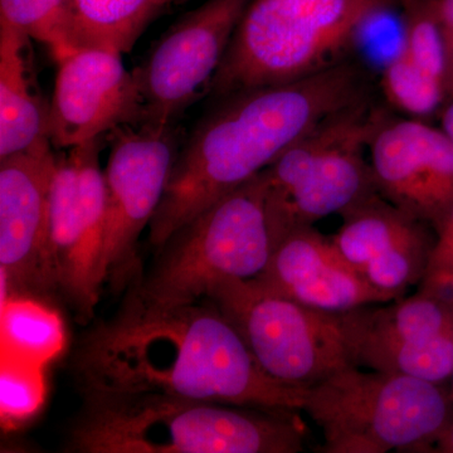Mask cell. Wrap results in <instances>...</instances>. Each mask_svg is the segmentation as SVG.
Here are the masks:
<instances>
[{
    "label": "cell",
    "mask_w": 453,
    "mask_h": 453,
    "mask_svg": "<svg viewBox=\"0 0 453 453\" xmlns=\"http://www.w3.org/2000/svg\"><path fill=\"white\" fill-rule=\"evenodd\" d=\"M251 0H207L173 26L136 70L142 125L173 127L199 94H205Z\"/></svg>",
    "instance_id": "obj_12"
},
{
    "label": "cell",
    "mask_w": 453,
    "mask_h": 453,
    "mask_svg": "<svg viewBox=\"0 0 453 453\" xmlns=\"http://www.w3.org/2000/svg\"><path fill=\"white\" fill-rule=\"evenodd\" d=\"M404 7L401 47L423 70L445 83V40L434 14V0H402Z\"/></svg>",
    "instance_id": "obj_23"
},
{
    "label": "cell",
    "mask_w": 453,
    "mask_h": 453,
    "mask_svg": "<svg viewBox=\"0 0 453 453\" xmlns=\"http://www.w3.org/2000/svg\"><path fill=\"white\" fill-rule=\"evenodd\" d=\"M340 315L351 365L440 384L453 369V299L419 288L411 296Z\"/></svg>",
    "instance_id": "obj_10"
},
{
    "label": "cell",
    "mask_w": 453,
    "mask_h": 453,
    "mask_svg": "<svg viewBox=\"0 0 453 453\" xmlns=\"http://www.w3.org/2000/svg\"><path fill=\"white\" fill-rule=\"evenodd\" d=\"M3 335L18 353L44 357L61 344L58 319L46 306L28 297L11 299L2 308Z\"/></svg>",
    "instance_id": "obj_22"
},
{
    "label": "cell",
    "mask_w": 453,
    "mask_h": 453,
    "mask_svg": "<svg viewBox=\"0 0 453 453\" xmlns=\"http://www.w3.org/2000/svg\"><path fill=\"white\" fill-rule=\"evenodd\" d=\"M159 8L157 0H71V46L127 53Z\"/></svg>",
    "instance_id": "obj_19"
},
{
    "label": "cell",
    "mask_w": 453,
    "mask_h": 453,
    "mask_svg": "<svg viewBox=\"0 0 453 453\" xmlns=\"http://www.w3.org/2000/svg\"><path fill=\"white\" fill-rule=\"evenodd\" d=\"M172 2V0H157V3H159L160 7H163V5L168 4V3Z\"/></svg>",
    "instance_id": "obj_31"
},
{
    "label": "cell",
    "mask_w": 453,
    "mask_h": 453,
    "mask_svg": "<svg viewBox=\"0 0 453 453\" xmlns=\"http://www.w3.org/2000/svg\"><path fill=\"white\" fill-rule=\"evenodd\" d=\"M340 216L334 243L366 281L395 300L421 286L436 238L434 226L380 193Z\"/></svg>",
    "instance_id": "obj_16"
},
{
    "label": "cell",
    "mask_w": 453,
    "mask_h": 453,
    "mask_svg": "<svg viewBox=\"0 0 453 453\" xmlns=\"http://www.w3.org/2000/svg\"><path fill=\"white\" fill-rule=\"evenodd\" d=\"M50 144L0 159V277L9 300L56 291L50 255Z\"/></svg>",
    "instance_id": "obj_13"
},
{
    "label": "cell",
    "mask_w": 453,
    "mask_h": 453,
    "mask_svg": "<svg viewBox=\"0 0 453 453\" xmlns=\"http://www.w3.org/2000/svg\"><path fill=\"white\" fill-rule=\"evenodd\" d=\"M73 369L81 392L162 393L285 413L303 411L306 392L265 372L210 301L157 305L133 288L80 340Z\"/></svg>",
    "instance_id": "obj_1"
},
{
    "label": "cell",
    "mask_w": 453,
    "mask_h": 453,
    "mask_svg": "<svg viewBox=\"0 0 453 453\" xmlns=\"http://www.w3.org/2000/svg\"><path fill=\"white\" fill-rule=\"evenodd\" d=\"M372 134L334 146L326 130L314 127L264 170L273 247L291 232L378 193L365 157Z\"/></svg>",
    "instance_id": "obj_8"
},
{
    "label": "cell",
    "mask_w": 453,
    "mask_h": 453,
    "mask_svg": "<svg viewBox=\"0 0 453 453\" xmlns=\"http://www.w3.org/2000/svg\"><path fill=\"white\" fill-rule=\"evenodd\" d=\"M2 414L8 421H22L38 410L42 402L40 377L28 369L7 366L0 380Z\"/></svg>",
    "instance_id": "obj_24"
},
{
    "label": "cell",
    "mask_w": 453,
    "mask_h": 453,
    "mask_svg": "<svg viewBox=\"0 0 453 453\" xmlns=\"http://www.w3.org/2000/svg\"><path fill=\"white\" fill-rule=\"evenodd\" d=\"M173 127L119 129L105 174L106 226L104 281L121 290L140 276V235L150 226L165 192L175 155Z\"/></svg>",
    "instance_id": "obj_11"
},
{
    "label": "cell",
    "mask_w": 453,
    "mask_h": 453,
    "mask_svg": "<svg viewBox=\"0 0 453 453\" xmlns=\"http://www.w3.org/2000/svg\"><path fill=\"white\" fill-rule=\"evenodd\" d=\"M257 279L303 305L333 314L395 300L366 281L340 253L333 237L314 226L279 241Z\"/></svg>",
    "instance_id": "obj_17"
},
{
    "label": "cell",
    "mask_w": 453,
    "mask_h": 453,
    "mask_svg": "<svg viewBox=\"0 0 453 453\" xmlns=\"http://www.w3.org/2000/svg\"><path fill=\"white\" fill-rule=\"evenodd\" d=\"M451 399H452V402H453V369H452V374H451Z\"/></svg>",
    "instance_id": "obj_32"
},
{
    "label": "cell",
    "mask_w": 453,
    "mask_h": 453,
    "mask_svg": "<svg viewBox=\"0 0 453 453\" xmlns=\"http://www.w3.org/2000/svg\"><path fill=\"white\" fill-rule=\"evenodd\" d=\"M402 0H251L205 94L281 85L347 61L357 35ZM204 94V95H205Z\"/></svg>",
    "instance_id": "obj_4"
},
{
    "label": "cell",
    "mask_w": 453,
    "mask_h": 453,
    "mask_svg": "<svg viewBox=\"0 0 453 453\" xmlns=\"http://www.w3.org/2000/svg\"><path fill=\"white\" fill-rule=\"evenodd\" d=\"M98 139L68 149L57 159L50 198V255L56 291L77 320L94 318L104 281L106 226L105 174Z\"/></svg>",
    "instance_id": "obj_9"
},
{
    "label": "cell",
    "mask_w": 453,
    "mask_h": 453,
    "mask_svg": "<svg viewBox=\"0 0 453 453\" xmlns=\"http://www.w3.org/2000/svg\"><path fill=\"white\" fill-rule=\"evenodd\" d=\"M68 438L81 453H296V413L196 401L162 393L82 392Z\"/></svg>",
    "instance_id": "obj_3"
},
{
    "label": "cell",
    "mask_w": 453,
    "mask_h": 453,
    "mask_svg": "<svg viewBox=\"0 0 453 453\" xmlns=\"http://www.w3.org/2000/svg\"><path fill=\"white\" fill-rule=\"evenodd\" d=\"M71 0H0V27L49 44L56 58L71 52Z\"/></svg>",
    "instance_id": "obj_21"
},
{
    "label": "cell",
    "mask_w": 453,
    "mask_h": 453,
    "mask_svg": "<svg viewBox=\"0 0 453 453\" xmlns=\"http://www.w3.org/2000/svg\"><path fill=\"white\" fill-rule=\"evenodd\" d=\"M273 380L309 388L353 365L339 314L320 311L268 288L257 277L222 280L207 297Z\"/></svg>",
    "instance_id": "obj_7"
},
{
    "label": "cell",
    "mask_w": 453,
    "mask_h": 453,
    "mask_svg": "<svg viewBox=\"0 0 453 453\" xmlns=\"http://www.w3.org/2000/svg\"><path fill=\"white\" fill-rule=\"evenodd\" d=\"M28 41L0 27V159L50 144V107L37 92Z\"/></svg>",
    "instance_id": "obj_18"
},
{
    "label": "cell",
    "mask_w": 453,
    "mask_h": 453,
    "mask_svg": "<svg viewBox=\"0 0 453 453\" xmlns=\"http://www.w3.org/2000/svg\"><path fill=\"white\" fill-rule=\"evenodd\" d=\"M378 193L432 226L453 204V140L418 119L384 116L368 146Z\"/></svg>",
    "instance_id": "obj_15"
},
{
    "label": "cell",
    "mask_w": 453,
    "mask_h": 453,
    "mask_svg": "<svg viewBox=\"0 0 453 453\" xmlns=\"http://www.w3.org/2000/svg\"><path fill=\"white\" fill-rule=\"evenodd\" d=\"M442 447L446 452H453V425L452 427L447 428L445 434L441 438Z\"/></svg>",
    "instance_id": "obj_29"
},
{
    "label": "cell",
    "mask_w": 453,
    "mask_h": 453,
    "mask_svg": "<svg viewBox=\"0 0 453 453\" xmlns=\"http://www.w3.org/2000/svg\"><path fill=\"white\" fill-rule=\"evenodd\" d=\"M453 98V46L447 53L446 103Z\"/></svg>",
    "instance_id": "obj_28"
},
{
    "label": "cell",
    "mask_w": 453,
    "mask_h": 453,
    "mask_svg": "<svg viewBox=\"0 0 453 453\" xmlns=\"http://www.w3.org/2000/svg\"><path fill=\"white\" fill-rule=\"evenodd\" d=\"M273 249L262 172L170 235L130 288L157 305L199 303L222 280L261 275Z\"/></svg>",
    "instance_id": "obj_6"
},
{
    "label": "cell",
    "mask_w": 453,
    "mask_h": 453,
    "mask_svg": "<svg viewBox=\"0 0 453 453\" xmlns=\"http://www.w3.org/2000/svg\"><path fill=\"white\" fill-rule=\"evenodd\" d=\"M380 85L389 105L418 120L446 104L445 83L423 70L401 46L387 62Z\"/></svg>",
    "instance_id": "obj_20"
},
{
    "label": "cell",
    "mask_w": 453,
    "mask_h": 453,
    "mask_svg": "<svg viewBox=\"0 0 453 453\" xmlns=\"http://www.w3.org/2000/svg\"><path fill=\"white\" fill-rule=\"evenodd\" d=\"M55 91L50 105V144L73 149L121 127L144 122V103L135 73L121 55L77 49L57 59Z\"/></svg>",
    "instance_id": "obj_14"
},
{
    "label": "cell",
    "mask_w": 453,
    "mask_h": 453,
    "mask_svg": "<svg viewBox=\"0 0 453 453\" xmlns=\"http://www.w3.org/2000/svg\"><path fill=\"white\" fill-rule=\"evenodd\" d=\"M452 399L440 384L347 366L306 388L303 411L326 453L427 449L449 427Z\"/></svg>",
    "instance_id": "obj_5"
},
{
    "label": "cell",
    "mask_w": 453,
    "mask_h": 453,
    "mask_svg": "<svg viewBox=\"0 0 453 453\" xmlns=\"http://www.w3.org/2000/svg\"><path fill=\"white\" fill-rule=\"evenodd\" d=\"M434 8L449 53L453 46V0H434Z\"/></svg>",
    "instance_id": "obj_26"
},
{
    "label": "cell",
    "mask_w": 453,
    "mask_h": 453,
    "mask_svg": "<svg viewBox=\"0 0 453 453\" xmlns=\"http://www.w3.org/2000/svg\"><path fill=\"white\" fill-rule=\"evenodd\" d=\"M434 246L425 280L419 288L447 292L453 279V204L434 226Z\"/></svg>",
    "instance_id": "obj_25"
},
{
    "label": "cell",
    "mask_w": 453,
    "mask_h": 453,
    "mask_svg": "<svg viewBox=\"0 0 453 453\" xmlns=\"http://www.w3.org/2000/svg\"><path fill=\"white\" fill-rule=\"evenodd\" d=\"M363 68L344 61L281 85L216 100L175 155L149 242L170 235L267 169L288 146L332 113L369 97Z\"/></svg>",
    "instance_id": "obj_2"
},
{
    "label": "cell",
    "mask_w": 453,
    "mask_h": 453,
    "mask_svg": "<svg viewBox=\"0 0 453 453\" xmlns=\"http://www.w3.org/2000/svg\"><path fill=\"white\" fill-rule=\"evenodd\" d=\"M441 129L453 140V98L446 103L441 115Z\"/></svg>",
    "instance_id": "obj_27"
},
{
    "label": "cell",
    "mask_w": 453,
    "mask_h": 453,
    "mask_svg": "<svg viewBox=\"0 0 453 453\" xmlns=\"http://www.w3.org/2000/svg\"><path fill=\"white\" fill-rule=\"evenodd\" d=\"M447 292H449V296L453 299V279L451 280V282H449V288H447Z\"/></svg>",
    "instance_id": "obj_30"
}]
</instances>
